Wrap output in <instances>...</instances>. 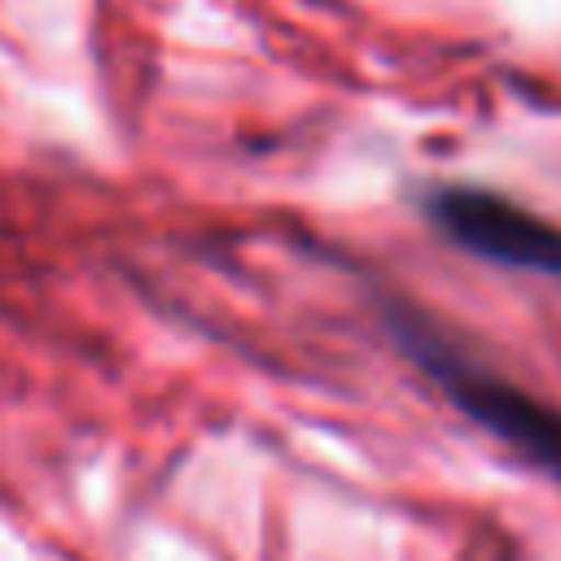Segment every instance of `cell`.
I'll return each instance as SVG.
<instances>
[{
  "mask_svg": "<svg viewBox=\"0 0 561 561\" xmlns=\"http://www.w3.org/2000/svg\"><path fill=\"white\" fill-rule=\"evenodd\" d=\"M399 337L412 351V359L443 386V394L469 421H478L517 460H526L543 478L561 482V408L557 403H548V399L522 390L517 381L495 377L482 364L456 355L447 342H438L421 324H403Z\"/></svg>",
  "mask_w": 561,
  "mask_h": 561,
  "instance_id": "cell-1",
  "label": "cell"
},
{
  "mask_svg": "<svg viewBox=\"0 0 561 561\" xmlns=\"http://www.w3.org/2000/svg\"><path fill=\"white\" fill-rule=\"evenodd\" d=\"M430 215L473 259L513 272L561 276V228L513 197L486 188H443L430 202Z\"/></svg>",
  "mask_w": 561,
  "mask_h": 561,
  "instance_id": "cell-2",
  "label": "cell"
}]
</instances>
